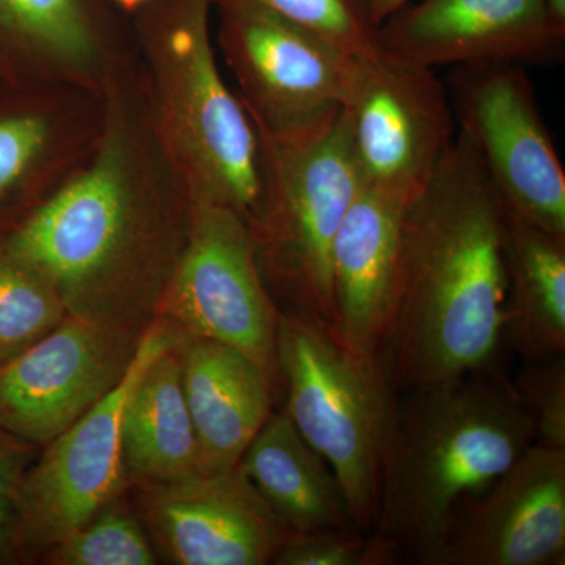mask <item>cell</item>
Masks as SVG:
<instances>
[{
  "mask_svg": "<svg viewBox=\"0 0 565 565\" xmlns=\"http://www.w3.org/2000/svg\"><path fill=\"white\" fill-rule=\"evenodd\" d=\"M192 212L136 54L104 93L87 161L6 239L50 278L68 315L143 334L184 252Z\"/></svg>",
  "mask_w": 565,
  "mask_h": 565,
  "instance_id": "obj_1",
  "label": "cell"
},
{
  "mask_svg": "<svg viewBox=\"0 0 565 565\" xmlns=\"http://www.w3.org/2000/svg\"><path fill=\"white\" fill-rule=\"evenodd\" d=\"M505 318L503 202L457 131L405 210L379 356L394 392L494 366Z\"/></svg>",
  "mask_w": 565,
  "mask_h": 565,
  "instance_id": "obj_2",
  "label": "cell"
},
{
  "mask_svg": "<svg viewBox=\"0 0 565 565\" xmlns=\"http://www.w3.org/2000/svg\"><path fill=\"white\" fill-rule=\"evenodd\" d=\"M533 444V419L498 364L397 393L373 533L401 559L433 565L462 505Z\"/></svg>",
  "mask_w": 565,
  "mask_h": 565,
  "instance_id": "obj_3",
  "label": "cell"
},
{
  "mask_svg": "<svg viewBox=\"0 0 565 565\" xmlns=\"http://www.w3.org/2000/svg\"><path fill=\"white\" fill-rule=\"evenodd\" d=\"M214 0H150L134 46L159 136L193 202L221 204L248 225L263 195L262 143L223 77L212 40Z\"/></svg>",
  "mask_w": 565,
  "mask_h": 565,
  "instance_id": "obj_4",
  "label": "cell"
},
{
  "mask_svg": "<svg viewBox=\"0 0 565 565\" xmlns=\"http://www.w3.org/2000/svg\"><path fill=\"white\" fill-rule=\"evenodd\" d=\"M277 362L286 414L332 468L355 526L373 533L397 394L381 360L349 352L321 322L288 308L278 318Z\"/></svg>",
  "mask_w": 565,
  "mask_h": 565,
  "instance_id": "obj_5",
  "label": "cell"
},
{
  "mask_svg": "<svg viewBox=\"0 0 565 565\" xmlns=\"http://www.w3.org/2000/svg\"><path fill=\"white\" fill-rule=\"evenodd\" d=\"M259 143L263 195L250 230L264 278L291 310L330 329L333 241L364 185L343 110L321 132Z\"/></svg>",
  "mask_w": 565,
  "mask_h": 565,
  "instance_id": "obj_6",
  "label": "cell"
},
{
  "mask_svg": "<svg viewBox=\"0 0 565 565\" xmlns=\"http://www.w3.org/2000/svg\"><path fill=\"white\" fill-rule=\"evenodd\" d=\"M218 46L236 95L266 139H297L343 110L353 57L252 0H214Z\"/></svg>",
  "mask_w": 565,
  "mask_h": 565,
  "instance_id": "obj_7",
  "label": "cell"
},
{
  "mask_svg": "<svg viewBox=\"0 0 565 565\" xmlns=\"http://www.w3.org/2000/svg\"><path fill=\"white\" fill-rule=\"evenodd\" d=\"M180 334L174 323L156 318L120 384L40 449L21 486L11 565L40 564L52 546L128 492L121 459L122 411L145 364Z\"/></svg>",
  "mask_w": 565,
  "mask_h": 565,
  "instance_id": "obj_8",
  "label": "cell"
},
{
  "mask_svg": "<svg viewBox=\"0 0 565 565\" xmlns=\"http://www.w3.org/2000/svg\"><path fill=\"white\" fill-rule=\"evenodd\" d=\"M158 318L185 334L244 353L269 379L275 393L280 390V310L264 278L250 225L236 211L193 202L188 243Z\"/></svg>",
  "mask_w": 565,
  "mask_h": 565,
  "instance_id": "obj_9",
  "label": "cell"
},
{
  "mask_svg": "<svg viewBox=\"0 0 565 565\" xmlns=\"http://www.w3.org/2000/svg\"><path fill=\"white\" fill-rule=\"evenodd\" d=\"M451 104L505 210L565 237L564 167L522 65L457 68Z\"/></svg>",
  "mask_w": 565,
  "mask_h": 565,
  "instance_id": "obj_10",
  "label": "cell"
},
{
  "mask_svg": "<svg viewBox=\"0 0 565 565\" xmlns=\"http://www.w3.org/2000/svg\"><path fill=\"white\" fill-rule=\"evenodd\" d=\"M343 118L364 184L408 196L433 178L457 134L434 70L381 46L353 57Z\"/></svg>",
  "mask_w": 565,
  "mask_h": 565,
  "instance_id": "obj_11",
  "label": "cell"
},
{
  "mask_svg": "<svg viewBox=\"0 0 565 565\" xmlns=\"http://www.w3.org/2000/svg\"><path fill=\"white\" fill-rule=\"evenodd\" d=\"M141 337L66 315L0 363V427L43 448L120 384Z\"/></svg>",
  "mask_w": 565,
  "mask_h": 565,
  "instance_id": "obj_12",
  "label": "cell"
},
{
  "mask_svg": "<svg viewBox=\"0 0 565 565\" xmlns=\"http://www.w3.org/2000/svg\"><path fill=\"white\" fill-rule=\"evenodd\" d=\"M158 557L177 565H264L292 531L237 467L129 487Z\"/></svg>",
  "mask_w": 565,
  "mask_h": 565,
  "instance_id": "obj_13",
  "label": "cell"
},
{
  "mask_svg": "<svg viewBox=\"0 0 565 565\" xmlns=\"http://www.w3.org/2000/svg\"><path fill=\"white\" fill-rule=\"evenodd\" d=\"M565 559V448L533 444L456 515L433 565Z\"/></svg>",
  "mask_w": 565,
  "mask_h": 565,
  "instance_id": "obj_14",
  "label": "cell"
},
{
  "mask_svg": "<svg viewBox=\"0 0 565 565\" xmlns=\"http://www.w3.org/2000/svg\"><path fill=\"white\" fill-rule=\"evenodd\" d=\"M381 50L427 66L559 61L565 33L544 0H418L379 28Z\"/></svg>",
  "mask_w": 565,
  "mask_h": 565,
  "instance_id": "obj_15",
  "label": "cell"
},
{
  "mask_svg": "<svg viewBox=\"0 0 565 565\" xmlns=\"http://www.w3.org/2000/svg\"><path fill=\"white\" fill-rule=\"evenodd\" d=\"M136 57L98 0H0V81L103 98Z\"/></svg>",
  "mask_w": 565,
  "mask_h": 565,
  "instance_id": "obj_16",
  "label": "cell"
},
{
  "mask_svg": "<svg viewBox=\"0 0 565 565\" xmlns=\"http://www.w3.org/2000/svg\"><path fill=\"white\" fill-rule=\"evenodd\" d=\"M10 88L9 106L0 109V237L28 221L87 161L103 122V98L90 93Z\"/></svg>",
  "mask_w": 565,
  "mask_h": 565,
  "instance_id": "obj_17",
  "label": "cell"
},
{
  "mask_svg": "<svg viewBox=\"0 0 565 565\" xmlns=\"http://www.w3.org/2000/svg\"><path fill=\"white\" fill-rule=\"evenodd\" d=\"M411 200L404 193L364 184L334 236L329 330L338 343L364 359L381 356Z\"/></svg>",
  "mask_w": 565,
  "mask_h": 565,
  "instance_id": "obj_18",
  "label": "cell"
},
{
  "mask_svg": "<svg viewBox=\"0 0 565 565\" xmlns=\"http://www.w3.org/2000/svg\"><path fill=\"white\" fill-rule=\"evenodd\" d=\"M182 388L199 445V473H225L273 414L275 390L230 345L182 334Z\"/></svg>",
  "mask_w": 565,
  "mask_h": 565,
  "instance_id": "obj_19",
  "label": "cell"
},
{
  "mask_svg": "<svg viewBox=\"0 0 565 565\" xmlns=\"http://www.w3.org/2000/svg\"><path fill=\"white\" fill-rule=\"evenodd\" d=\"M237 470L292 533L359 530L332 468L303 440L285 408L273 411Z\"/></svg>",
  "mask_w": 565,
  "mask_h": 565,
  "instance_id": "obj_20",
  "label": "cell"
},
{
  "mask_svg": "<svg viewBox=\"0 0 565 565\" xmlns=\"http://www.w3.org/2000/svg\"><path fill=\"white\" fill-rule=\"evenodd\" d=\"M180 337L145 364L121 418V459L129 487L199 473V445L182 388Z\"/></svg>",
  "mask_w": 565,
  "mask_h": 565,
  "instance_id": "obj_21",
  "label": "cell"
},
{
  "mask_svg": "<svg viewBox=\"0 0 565 565\" xmlns=\"http://www.w3.org/2000/svg\"><path fill=\"white\" fill-rule=\"evenodd\" d=\"M504 262L505 338L523 362L564 355L565 237L504 207Z\"/></svg>",
  "mask_w": 565,
  "mask_h": 565,
  "instance_id": "obj_22",
  "label": "cell"
},
{
  "mask_svg": "<svg viewBox=\"0 0 565 565\" xmlns=\"http://www.w3.org/2000/svg\"><path fill=\"white\" fill-rule=\"evenodd\" d=\"M66 315L50 278L0 237V363L31 348Z\"/></svg>",
  "mask_w": 565,
  "mask_h": 565,
  "instance_id": "obj_23",
  "label": "cell"
},
{
  "mask_svg": "<svg viewBox=\"0 0 565 565\" xmlns=\"http://www.w3.org/2000/svg\"><path fill=\"white\" fill-rule=\"evenodd\" d=\"M158 553L128 492L41 557L44 565H154Z\"/></svg>",
  "mask_w": 565,
  "mask_h": 565,
  "instance_id": "obj_24",
  "label": "cell"
},
{
  "mask_svg": "<svg viewBox=\"0 0 565 565\" xmlns=\"http://www.w3.org/2000/svg\"><path fill=\"white\" fill-rule=\"evenodd\" d=\"M330 41L351 57L379 50L377 25L366 0H252Z\"/></svg>",
  "mask_w": 565,
  "mask_h": 565,
  "instance_id": "obj_25",
  "label": "cell"
},
{
  "mask_svg": "<svg viewBox=\"0 0 565 565\" xmlns=\"http://www.w3.org/2000/svg\"><path fill=\"white\" fill-rule=\"evenodd\" d=\"M397 553L377 534L359 530L292 533L275 555V565H390Z\"/></svg>",
  "mask_w": 565,
  "mask_h": 565,
  "instance_id": "obj_26",
  "label": "cell"
},
{
  "mask_svg": "<svg viewBox=\"0 0 565 565\" xmlns=\"http://www.w3.org/2000/svg\"><path fill=\"white\" fill-rule=\"evenodd\" d=\"M512 382L533 419L535 444L565 448V356L525 362Z\"/></svg>",
  "mask_w": 565,
  "mask_h": 565,
  "instance_id": "obj_27",
  "label": "cell"
},
{
  "mask_svg": "<svg viewBox=\"0 0 565 565\" xmlns=\"http://www.w3.org/2000/svg\"><path fill=\"white\" fill-rule=\"evenodd\" d=\"M40 449L0 427V564L11 565L21 486Z\"/></svg>",
  "mask_w": 565,
  "mask_h": 565,
  "instance_id": "obj_28",
  "label": "cell"
},
{
  "mask_svg": "<svg viewBox=\"0 0 565 565\" xmlns=\"http://www.w3.org/2000/svg\"><path fill=\"white\" fill-rule=\"evenodd\" d=\"M412 2H415V0H366L371 20L377 25V29L381 28L386 20H390L394 13L403 10L405 6Z\"/></svg>",
  "mask_w": 565,
  "mask_h": 565,
  "instance_id": "obj_29",
  "label": "cell"
},
{
  "mask_svg": "<svg viewBox=\"0 0 565 565\" xmlns=\"http://www.w3.org/2000/svg\"><path fill=\"white\" fill-rule=\"evenodd\" d=\"M544 3L550 20L565 33V0H544Z\"/></svg>",
  "mask_w": 565,
  "mask_h": 565,
  "instance_id": "obj_30",
  "label": "cell"
},
{
  "mask_svg": "<svg viewBox=\"0 0 565 565\" xmlns=\"http://www.w3.org/2000/svg\"><path fill=\"white\" fill-rule=\"evenodd\" d=\"M115 6L120 7L126 13H137L140 9H143L150 0H114Z\"/></svg>",
  "mask_w": 565,
  "mask_h": 565,
  "instance_id": "obj_31",
  "label": "cell"
}]
</instances>
